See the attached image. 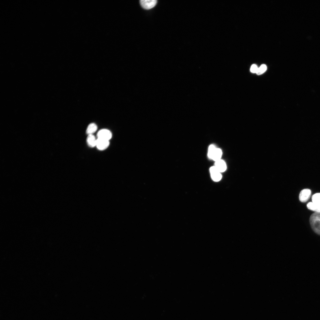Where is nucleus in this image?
Masks as SVG:
<instances>
[{"mask_svg":"<svg viewBox=\"0 0 320 320\" xmlns=\"http://www.w3.org/2000/svg\"><path fill=\"white\" fill-rule=\"evenodd\" d=\"M309 222L313 231L320 235V212H315L310 216Z\"/></svg>","mask_w":320,"mask_h":320,"instance_id":"1","label":"nucleus"},{"mask_svg":"<svg viewBox=\"0 0 320 320\" xmlns=\"http://www.w3.org/2000/svg\"><path fill=\"white\" fill-rule=\"evenodd\" d=\"M222 154V151L220 149L216 148L214 145L209 146L208 156L209 159L215 161L221 159Z\"/></svg>","mask_w":320,"mask_h":320,"instance_id":"2","label":"nucleus"},{"mask_svg":"<svg viewBox=\"0 0 320 320\" xmlns=\"http://www.w3.org/2000/svg\"><path fill=\"white\" fill-rule=\"evenodd\" d=\"M112 133L109 130L102 129L100 130L97 135V138H100L109 140L112 137Z\"/></svg>","mask_w":320,"mask_h":320,"instance_id":"3","label":"nucleus"},{"mask_svg":"<svg viewBox=\"0 0 320 320\" xmlns=\"http://www.w3.org/2000/svg\"><path fill=\"white\" fill-rule=\"evenodd\" d=\"M209 171L211 177L213 181L218 182L221 180L222 177L221 172L214 166L211 167Z\"/></svg>","mask_w":320,"mask_h":320,"instance_id":"4","label":"nucleus"},{"mask_svg":"<svg viewBox=\"0 0 320 320\" xmlns=\"http://www.w3.org/2000/svg\"><path fill=\"white\" fill-rule=\"evenodd\" d=\"M311 194V191L309 189L306 188L302 190L299 195L300 201L302 202H306L310 198Z\"/></svg>","mask_w":320,"mask_h":320,"instance_id":"5","label":"nucleus"},{"mask_svg":"<svg viewBox=\"0 0 320 320\" xmlns=\"http://www.w3.org/2000/svg\"><path fill=\"white\" fill-rule=\"evenodd\" d=\"M109 144V140L97 138L96 147L98 150L103 151L107 148Z\"/></svg>","mask_w":320,"mask_h":320,"instance_id":"6","label":"nucleus"},{"mask_svg":"<svg viewBox=\"0 0 320 320\" xmlns=\"http://www.w3.org/2000/svg\"><path fill=\"white\" fill-rule=\"evenodd\" d=\"M157 1L156 0H141L140 3L143 8L149 9L153 8L156 5Z\"/></svg>","mask_w":320,"mask_h":320,"instance_id":"7","label":"nucleus"},{"mask_svg":"<svg viewBox=\"0 0 320 320\" xmlns=\"http://www.w3.org/2000/svg\"><path fill=\"white\" fill-rule=\"evenodd\" d=\"M214 166L221 173L225 172L227 168L225 162L221 159L215 161Z\"/></svg>","mask_w":320,"mask_h":320,"instance_id":"8","label":"nucleus"},{"mask_svg":"<svg viewBox=\"0 0 320 320\" xmlns=\"http://www.w3.org/2000/svg\"><path fill=\"white\" fill-rule=\"evenodd\" d=\"M97 139L93 135H88L86 141L88 145L90 147L93 148L96 146Z\"/></svg>","mask_w":320,"mask_h":320,"instance_id":"9","label":"nucleus"},{"mask_svg":"<svg viewBox=\"0 0 320 320\" xmlns=\"http://www.w3.org/2000/svg\"><path fill=\"white\" fill-rule=\"evenodd\" d=\"M97 129V125L94 123H92L89 125L86 130V133L88 135H93Z\"/></svg>","mask_w":320,"mask_h":320,"instance_id":"10","label":"nucleus"},{"mask_svg":"<svg viewBox=\"0 0 320 320\" xmlns=\"http://www.w3.org/2000/svg\"><path fill=\"white\" fill-rule=\"evenodd\" d=\"M308 208L316 212H320V205H317L312 202H309L307 205Z\"/></svg>","mask_w":320,"mask_h":320,"instance_id":"11","label":"nucleus"},{"mask_svg":"<svg viewBox=\"0 0 320 320\" xmlns=\"http://www.w3.org/2000/svg\"><path fill=\"white\" fill-rule=\"evenodd\" d=\"M312 202L320 205V193L314 194L312 197Z\"/></svg>","mask_w":320,"mask_h":320,"instance_id":"12","label":"nucleus"},{"mask_svg":"<svg viewBox=\"0 0 320 320\" xmlns=\"http://www.w3.org/2000/svg\"><path fill=\"white\" fill-rule=\"evenodd\" d=\"M266 69V66L265 64H262L258 68L256 73L258 75H261L264 73Z\"/></svg>","mask_w":320,"mask_h":320,"instance_id":"13","label":"nucleus"},{"mask_svg":"<svg viewBox=\"0 0 320 320\" xmlns=\"http://www.w3.org/2000/svg\"><path fill=\"white\" fill-rule=\"evenodd\" d=\"M258 68L257 66L255 64H253L251 66L250 68V70L251 72L252 73H256Z\"/></svg>","mask_w":320,"mask_h":320,"instance_id":"14","label":"nucleus"}]
</instances>
